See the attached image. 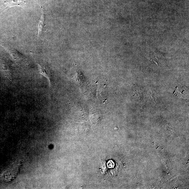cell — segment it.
Instances as JSON below:
<instances>
[{"mask_svg":"<svg viewBox=\"0 0 189 189\" xmlns=\"http://www.w3.org/2000/svg\"><path fill=\"white\" fill-rule=\"evenodd\" d=\"M21 161H15L12 165L9 170L7 172V177L6 179L7 181H11L15 179L19 172L20 168L22 166Z\"/></svg>","mask_w":189,"mask_h":189,"instance_id":"cell-1","label":"cell"},{"mask_svg":"<svg viewBox=\"0 0 189 189\" xmlns=\"http://www.w3.org/2000/svg\"><path fill=\"white\" fill-rule=\"evenodd\" d=\"M40 73L46 77L49 81L50 85H51L53 80L52 74L49 67L42 64H39Z\"/></svg>","mask_w":189,"mask_h":189,"instance_id":"cell-2","label":"cell"},{"mask_svg":"<svg viewBox=\"0 0 189 189\" xmlns=\"http://www.w3.org/2000/svg\"><path fill=\"white\" fill-rule=\"evenodd\" d=\"M44 13H42L40 19L38 23V35L39 36L40 32L42 31V29L43 27L44 23Z\"/></svg>","mask_w":189,"mask_h":189,"instance_id":"cell-4","label":"cell"},{"mask_svg":"<svg viewBox=\"0 0 189 189\" xmlns=\"http://www.w3.org/2000/svg\"><path fill=\"white\" fill-rule=\"evenodd\" d=\"M25 2V0H6V1L7 6L8 7L15 6H19Z\"/></svg>","mask_w":189,"mask_h":189,"instance_id":"cell-3","label":"cell"}]
</instances>
